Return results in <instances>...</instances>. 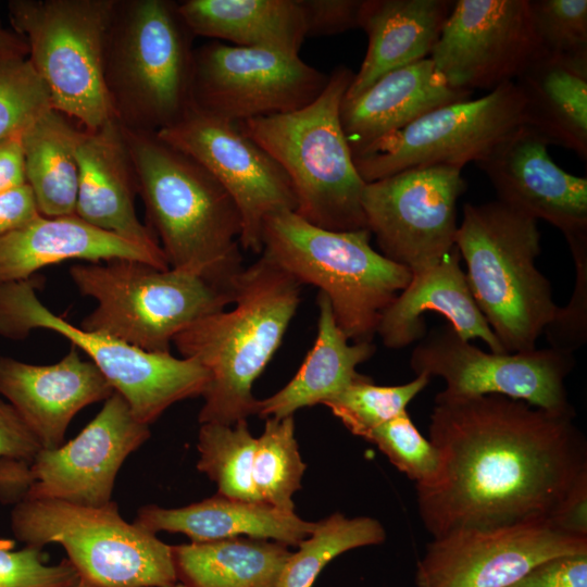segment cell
Wrapping results in <instances>:
<instances>
[{
  "instance_id": "1",
  "label": "cell",
  "mask_w": 587,
  "mask_h": 587,
  "mask_svg": "<svg viewBox=\"0 0 587 587\" xmlns=\"http://www.w3.org/2000/svg\"><path fill=\"white\" fill-rule=\"evenodd\" d=\"M575 414L501 395L435 397L429 441L437 476L416 488L433 538L462 528L550 520L587 476V444Z\"/></svg>"
},
{
  "instance_id": "2",
  "label": "cell",
  "mask_w": 587,
  "mask_h": 587,
  "mask_svg": "<svg viewBox=\"0 0 587 587\" xmlns=\"http://www.w3.org/2000/svg\"><path fill=\"white\" fill-rule=\"evenodd\" d=\"M302 285L265 254L234 283L233 309L192 323L173 340L182 358L209 373L199 423L233 425L257 414L255 379L279 348Z\"/></svg>"
},
{
  "instance_id": "3",
  "label": "cell",
  "mask_w": 587,
  "mask_h": 587,
  "mask_svg": "<svg viewBox=\"0 0 587 587\" xmlns=\"http://www.w3.org/2000/svg\"><path fill=\"white\" fill-rule=\"evenodd\" d=\"M123 132L148 227L170 267L233 290L243 270L241 218L233 198L200 163L157 134Z\"/></svg>"
},
{
  "instance_id": "4",
  "label": "cell",
  "mask_w": 587,
  "mask_h": 587,
  "mask_svg": "<svg viewBox=\"0 0 587 587\" xmlns=\"http://www.w3.org/2000/svg\"><path fill=\"white\" fill-rule=\"evenodd\" d=\"M540 241L535 218L498 200L463 207L455 247L474 301L505 352L536 349L559 309L535 263Z\"/></svg>"
},
{
  "instance_id": "5",
  "label": "cell",
  "mask_w": 587,
  "mask_h": 587,
  "mask_svg": "<svg viewBox=\"0 0 587 587\" xmlns=\"http://www.w3.org/2000/svg\"><path fill=\"white\" fill-rule=\"evenodd\" d=\"M353 75L339 65L308 105L237 123L286 172L296 195L295 212L334 232L366 228L361 202L366 183L355 167L340 120Z\"/></svg>"
},
{
  "instance_id": "6",
  "label": "cell",
  "mask_w": 587,
  "mask_h": 587,
  "mask_svg": "<svg viewBox=\"0 0 587 587\" xmlns=\"http://www.w3.org/2000/svg\"><path fill=\"white\" fill-rule=\"evenodd\" d=\"M195 34L178 2L116 0L104 52V82L114 118L157 134L191 105Z\"/></svg>"
},
{
  "instance_id": "7",
  "label": "cell",
  "mask_w": 587,
  "mask_h": 587,
  "mask_svg": "<svg viewBox=\"0 0 587 587\" xmlns=\"http://www.w3.org/2000/svg\"><path fill=\"white\" fill-rule=\"evenodd\" d=\"M371 238L367 228L334 232L280 211L264 221L261 253L301 285L317 287L350 341L372 342L383 312L412 273L376 251Z\"/></svg>"
},
{
  "instance_id": "8",
  "label": "cell",
  "mask_w": 587,
  "mask_h": 587,
  "mask_svg": "<svg viewBox=\"0 0 587 587\" xmlns=\"http://www.w3.org/2000/svg\"><path fill=\"white\" fill-rule=\"evenodd\" d=\"M70 276L96 308L80 323L148 352L170 353L174 338L233 304L234 289L199 275L133 260L75 264Z\"/></svg>"
},
{
  "instance_id": "9",
  "label": "cell",
  "mask_w": 587,
  "mask_h": 587,
  "mask_svg": "<svg viewBox=\"0 0 587 587\" xmlns=\"http://www.w3.org/2000/svg\"><path fill=\"white\" fill-rule=\"evenodd\" d=\"M11 529L24 546L57 542L80 579L95 587H174L172 546L125 521L113 500L89 507L24 497L11 511Z\"/></svg>"
},
{
  "instance_id": "10",
  "label": "cell",
  "mask_w": 587,
  "mask_h": 587,
  "mask_svg": "<svg viewBox=\"0 0 587 587\" xmlns=\"http://www.w3.org/2000/svg\"><path fill=\"white\" fill-rule=\"evenodd\" d=\"M116 0H12L8 15L28 47L52 107L96 129L114 118L104 52Z\"/></svg>"
},
{
  "instance_id": "11",
  "label": "cell",
  "mask_w": 587,
  "mask_h": 587,
  "mask_svg": "<svg viewBox=\"0 0 587 587\" xmlns=\"http://www.w3.org/2000/svg\"><path fill=\"white\" fill-rule=\"evenodd\" d=\"M36 283L32 277L0 284V336L22 339L39 328L60 334L89 357L134 416L149 426L172 404L203 395L209 373L198 362L75 326L40 301Z\"/></svg>"
},
{
  "instance_id": "12",
  "label": "cell",
  "mask_w": 587,
  "mask_h": 587,
  "mask_svg": "<svg viewBox=\"0 0 587 587\" xmlns=\"http://www.w3.org/2000/svg\"><path fill=\"white\" fill-rule=\"evenodd\" d=\"M525 125L524 99L514 82L477 99L441 105L353 153L365 183L408 168H462L483 159L500 140Z\"/></svg>"
},
{
  "instance_id": "13",
  "label": "cell",
  "mask_w": 587,
  "mask_h": 587,
  "mask_svg": "<svg viewBox=\"0 0 587 587\" xmlns=\"http://www.w3.org/2000/svg\"><path fill=\"white\" fill-rule=\"evenodd\" d=\"M328 77L299 54L214 40L195 48L191 105L233 123L289 113L314 101Z\"/></svg>"
},
{
  "instance_id": "14",
  "label": "cell",
  "mask_w": 587,
  "mask_h": 587,
  "mask_svg": "<svg viewBox=\"0 0 587 587\" xmlns=\"http://www.w3.org/2000/svg\"><path fill=\"white\" fill-rule=\"evenodd\" d=\"M466 189L462 168L424 165L366 183V228L387 259L416 273L439 263L454 247L457 202Z\"/></svg>"
},
{
  "instance_id": "15",
  "label": "cell",
  "mask_w": 587,
  "mask_h": 587,
  "mask_svg": "<svg viewBox=\"0 0 587 587\" xmlns=\"http://www.w3.org/2000/svg\"><path fill=\"white\" fill-rule=\"evenodd\" d=\"M574 354L547 347L525 352H486L459 336L449 325L430 329L410 357L413 372L441 377L439 394L450 398L501 395L534 407L575 414L565 379Z\"/></svg>"
},
{
  "instance_id": "16",
  "label": "cell",
  "mask_w": 587,
  "mask_h": 587,
  "mask_svg": "<svg viewBox=\"0 0 587 587\" xmlns=\"http://www.w3.org/2000/svg\"><path fill=\"white\" fill-rule=\"evenodd\" d=\"M157 135L200 163L233 198L241 218L242 250L261 253L265 218L296 211V195L286 172L237 123L190 105L175 124Z\"/></svg>"
},
{
  "instance_id": "17",
  "label": "cell",
  "mask_w": 587,
  "mask_h": 587,
  "mask_svg": "<svg viewBox=\"0 0 587 587\" xmlns=\"http://www.w3.org/2000/svg\"><path fill=\"white\" fill-rule=\"evenodd\" d=\"M587 553V537L550 520L462 528L433 538L415 570L416 587H509L550 559Z\"/></svg>"
},
{
  "instance_id": "18",
  "label": "cell",
  "mask_w": 587,
  "mask_h": 587,
  "mask_svg": "<svg viewBox=\"0 0 587 587\" xmlns=\"http://www.w3.org/2000/svg\"><path fill=\"white\" fill-rule=\"evenodd\" d=\"M539 55L529 0H458L429 58L451 87L491 91Z\"/></svg>"
},
{
  "instance_id": "19",
  "label": "cell",
  "mask_w": 587,
  "mask_h": 587,
  "mask_svg": "<svg viewBox=\"0 0 587 587\" xmlns=\"http://www.w3.org/2000/svg\"><path fill=\"white\" fill-rule=\"evenodd\" d=\"M150 435L149 425L139 422L114 391L75 438L38 451L29 464L33 483L25 497L105 505L112 501L121 466Z\"/></svg>"
},
{
  "instance_id": "20",
  "label": "cell",
  "mask_w": 587,
  "mask_h": 587,
  "mask_svg": "<svg viewBox=\"0 0 587 587\" xmlns=\"http://www.w3.org/2000/svg\"><path fill=\"white\" fill-rule=\"evenodd\" d=\"M548 141L522 125L500 140L476 165L498 201L557 227L566 241L587 237V179L561 168Z\"/></svg>"
},
{
  "instance_id": "21",
  "label": "cell",
  "mask_w": 587,
  "mask_h": 587,
  "mask_svg": "<svg viewBox=\"0 0 587 587\" xmlns=\"http://www.w3.org/2000/svg\"><path fill=\"white\" fill-rule=\"evenodd\" d=\"M114 392L99 369L72 346L60 361L49 365L0 357V395L17 412L41 449L64 442L74 416L89 404L105 401Z\"/></svg>"
},
{
  "instance_id": "22",
  "label": "cell",
  "mask_w": 587,
  "mask_h": 587,
  "mask_svg": "<svg viewBox=\"0 0 587 587\" xmlns=\"http://www.w3.org/2000/svg\"><path fill=\"white\" fill-rule=\"evenodd\" d=\"M75 155L79 174L75 214L97 228L164 254L152 230L137 216V180L121 124L113 118L96 129L78 127Z\"/></svg>"
},
{
  "instance_id": "23",
  "label": "cell",
  "mask_w": 587,
  "mask_h": 587,
  "mask_svg": "<svg viewBox=\"0 0 587 587\" xmlns=\"http://www.w3.org/2000/svg\"><path fill=\"white\" fill-rule=\"evenodd\" d=\"M428 312L442 315L465 340L477 338L491 352H505L474 301L457 247L436 265L412 273L383 312L376 335L389 349L405 348L427 333L424 314Z\"/></svg>"
},
{
  "instance_id": "24",
  "label": "cell",
  "mask_w": 587,
  "mask_h": 587,
  "mask_svg": "<svg viewBox=\"0 0 587 587\" xmlns=\"http://www.w3.org/2000/svg\"><path fill=\"white\" fill-rule=\"evenodd\" d=\"M74 259L133 260L160 270L170 267L164 254L97 228L76 214H40L0 238V284L32 278L46 266Z\"/></svg>"
},
{
  "instance_id": "25",
  "label": "cell",
  "mask_w": 587,
  "mask_h": 587,
  "mask_svg": "<svg viewBox=\"0 0 587 587\" xmlns=\"http://www.w3.org/2000/svg\"><path fill=\"white\" fill-rule=\"evenodd\" d=\"M472 93L451 87L429 57L383 75L360 95L342 100L340 120L352 154Z\"/></svg>"
},
{
  "instance_id": "26",
  "label": "cell",
  "mask_w": 587,
  "mask_h": 587,
  "mask_svg": "<svg viewBox=\"0 0 587 587\" xmlns=\"http://www.w3.org/2000/svg\"><path fill=\"white\" fill-rule=\"evenodd\" d=\"M134 523L154 534H184L191 542L250 537L272 539L286 546H298L315 525V522L304 521L295 512L220 494L183 508L143 505L138 510Z\"/></svg>"
},
{
  "instance_id": "27",
  "label": "cell",
  "mask_w": 587,
  "mask_h": 587,
  "mask_svg": "<svg viewBox=\"0 0 587 587\" xmlns=\"http://www.w3.org/2000/svg\"><path fill=\"white\" fill-rule=\"evenodd\" d=\"M452 4L448 0H363L360 28L369 45L345 99L360 95L394 70L428 58Z\"/></svg>"
},
{
  "instance_id": "28",
  "label": "cell",
  "mask_w": 587,
  "mask_h": 587,
  "mask_svg": "<svg viewBox=\"0 0 587 587\" xmlns=\"http://www.w3.org/2000/svg\"><path fill=\"white\" fill-rule=\"evenodd\" d=\"M525 125L587 160V54H540L515 79Z\"/></svg>"
},
{
  "instance_id": "29",
  "label": "cell",
  "mask_w": 587,
  "mask_h": 587,
  "mask_svg": "<svg viewBox=\"0 0 587 587\" xmlns=\"http://www.w3.org/2000/svg\"><path fill=\"white\" fill-rule=\"evenodd\" d=\"M317 335L303 363L280 390L258 400L257 415L283 419L305 407L326 401L363 375L357 367L376 351L372 342H352L336 323L328 298L317 295Z\"/></svg>"
},
{
  "instance_id": "30",
  "label": "cell",
  "mask_w": 587,
  "mask_h": 587,
  "mask_svg": "<svg viewBox=\"0 0 587 587\" xmlns=\"http://www.w3.org/2000/svg\"><path fill=\"white\" fill-rule=\"evenodd\" d=\"M179 12L195 34L299 54L307 37L300 0H186Z\"/></svg>"
},
{
  "instance_id": "31",
  "label": "cell",
  "mask_w": 587,
  "mask_h": 587,
  "mask_svg": "<svg viewBox=\"0 0 587 587\" xmlns=\"http://www.w3.org/2000/svg\"><path fill=\"white\" fill-rule=\"evenodd\" d=\"M172 553L187 587H280L291 554L286 545L250 537L172 546Z\"/></svg>"
},
{
  "instance_id": "32",
  "label": "cell",
  "mask_w": 587,
  "mask_h": 587,
  "mask_svg": "<svg viewBox=\"0 0 587 587\" xmlns=\"http://www.w3.org/2000/svg\"><path fill=\"white\" fill-rule=\"evenodd\" d=\"M73 120L51 109L22 135L26 184L41 215L75 214L78 164Z\"/></svg>"
},
{
  "instance_id": "33",
  "label": "cell",
  "mask_w": 587,
  "mask_h": 587,
  "mask_svg": "<svg viewBox=\"0 0 587 587\" xmlns=\"http://www.w3.org/2000/svg\"><path fill=\"white\" fill-rule=\"evenodd\" d=\"M385 539V528L377 520L333 513L315 522L311 534L290 554L280 587H312L322 570L336 557L352 549L379 545Z\"/></svg>"
},
{
  "instance_id": "34",
  "label": "cell",
  "mask_w": 587,
  "mask_h": 587,
  "mask_svg": "<svg viewBox=\"0 0 587 587\" xmlns=\"http://www.w3.org/2000/svg\"><path fill=\"white\" fill-rule=\"evenodd\" d=\"M257 438L247 420L233 425L204 423L198 434V471L217 485V494L241 501L262 502L252 478Z\"/></svg>"
},
{
  "instance_id": "35",
  "label": "cell",
  "mask_w": 587,
  "mask_h": 587,
  "mask_svg": "<svg viewBox=\"0 0 587 587\" xmlns=\"http://www.w3.org/2000/svg\"><path fill=\"white\" fill-rule=\"evenodd\" d=\"M265 420L263 433L257 438L253 485L262 502L295 512L292 496L301 488L307 465L295 437L294 415Z\"/></svg>"
},
{
  "instance_id": "36",
  "label": "cell",
  "mask_w": 587,
  "mask_h": 587,
  "mask_svg": "<svg viewBox=\"0 0 587 587\" xmlns=\"http://www.w3.org/2000/svg\"><path fill=\"white\" fill-rule=\"evenodd\" d=\"M430 382L426 374H419L397 386L375 385L363 375L341 392L324 403L353 435L364 438L371 430L407 411L408 404Z\"/></svg>"
},
{
  "instance_id": "37",
  "label": "cell",
  "mask_w": 587,
  "mask_h": 587,
  "mask_svg": "<svg viewBox=\"0 0 587 587\" xmlns=\"http://www.w3.org/2000/svg\"><path fill=\"white\" fill-rule=\"evenodd\" d=\"M51 109L49 90L28 57L0 53V141L24 133Z\"/></svg>"
},
{
  "instance_id": "38",
  "label": "cell",
  "mask_w": 587,
  "mask_h": 587,
  "mask_svg": "<svg viewBox=\"0 0 587 587\" xmlns=\"http://www.w3.org/2000/svg\"><path fill=\"white\" fill-rule=\"evenodd\" d=\"M364 439L376 445L415 486L429 484L438 474V450L420 433L408 411L374 428Z\"/></svg>"
},
{
  "instance_id": "39",
  "label": "cell",
  "mask_w": 587,
  "mask_h": 587,
  "mask_svg": "<svg viewBox=\"0 0 587 587\" xmlns=\"http://www.w3.org/2000/svg\"><path fill=\"white\" fill-rule=\"evenodd\" d=\"M540 54H587L586 0H529Z\"/></svg>"
},
{
  "instance_id": "40",
  "label": "cell",
  "mask_w": 587,
  "mask_h": 587,
  "mask_svg": "<svg viewBox=\"0 0 587 587\" xmlns=\"http://www.w3.org/2000/svg\"><path fill=\"white\" fill-rule=\"evenodd\" d=\"M14 545L0 538V587H75L80 582L67 559L49 564L40 548L13 550Z\"/></svg>"
},
{
  "instance_id": "41",
  "label": "cell",
  "mask_w": 587,
  "mask_h": 587,
  "mask_svg": "<svg viewBox=\"0 0 587 587\" xmlns=\"http://www.w3.org/2000/svg\"><path fill=\"white\" fill-rule=\"evenodd\" d=\"M567 243L575 267L574 290L569 303L559 307L544 334L550 348L574 354L587 341V237Z\"/></svg>"
},
{
  "instance_id": "42",
  "label": "cell",
  "mask_w": 587,
  "mask_h": 587,
  "mask_svg": "<svg viewBox=\"0 0 587 587\" xmlns=\"http://www.w3.org/2000/svg\"><path fill=\"white\" fill-rule=\"evenodd\" d=\"M308 36H328L360 27L363 0H300Z\"/></svg>"
},
{
  "instance_id": "43",
  "label": "cell",
  "mask_w": 587,
  "mask_h": 587,
  "mask_svg": "<svg viewBox=\"0 0 587 587\" xmlns=\"http://www.w3.org/2000/svg\"><path fill=\"white\" fill-rule=\"evenodd\" d=\"M509 587H587V553L545 561Z\"/></svg>"
},
{
  "instance_id": "44",
  "label": "cell",
  "mask_w": 587,
  "mask_h": 587,
  "mask_svg": "<svg viewBox=\"0 0 587 587\" xmlns=\"http://www.w3.org/2000/svg\"><path fill=\"white\" fill-rule=\"evenodd\" d=\"M40 449L14 408L0 399V458L30 464Z\"/></svg>"
},
{
  "instance_id": "45",
  "label": "cell",
  "mask_w": 587,
  "mask_h": 587,
  "mask_svg": "<svg viewBox=\"0 0 587 587\" xmlns=\"http://www.w3.org/2000/svg\"><path fill=\"white\" fill-rule=\"evenodd\" d=\"M40 215L27 184L0 193V238Z\"/></svg>"
},
{
  "instance_id": "46",
  "label": "cell",
  "mask_w": 587,
  "mask_h": 587,
  "mask_svg": "<svg viewBox=\"0 0 587 587\" xmlns=\"http://www.w3.org/2000/svg\"><path fill=\"white\" fill-rule=\"evenodd\" d=\"M550 521L566 534L587 537V476L571 489Z\"/></svg>"
},
{
  "instance_id": "47",
  "label": "cell",
  "mask_w": 587,
  "mask_h": 587,
  "mask_svg": "<svg viewBox=\"0 0 587 587\" xmlns=\"http://www.w3.org/2000/svg\"><path fill=\"white\" fill-rule=\"evenodd\" d=\"M22 135L0 141V193L26 184Z\"/></svg>"
},
{
  "instance_id": "48",
  "label": "cell",
  "mask_w": 587,
  "mask_h": 587,
  "mask_svg": "<svg viewBox=\"0 0 587 587\" xmlns=\"http://www.w3.org/2000/svg\"><path fill=\"white\" fill-rule=\"evenodd\" d=\"M33 483L29 464L0 458V502L15 504L22 500Z\"/></svg>"
},
{
  "instance_id": "49",
  "label": "cell",
  "mask_w": 587,
  "mask_h": 587,
  "mask_svg": "<svg viewBox=\"0 0 587 587\" xmlns=\"http://www.w3.org/2000/svg\"><path fill=\"white\" fill-rule=\"evenodd\" d=\"M0 53L28 55V47L14 30L5 29L0 24Z\"/></svg>"
},
{
  "instance_id": "50",
  "label": "cell",
  "mask_w": 587,
  "mask_h": 587,
  "mask_svg": "<svg viewBox=\"0 0 587 587\" xmlns=\"http://www.w3.org/2000/svg\"><path fill=\"white\" fill-rule=\"evenodd\" d=\"M75 587H95V586L87 584L80 579V582Z\"/></svg>"
},
{
  "instance_id": "51",
  "label": "cell",
  "mask_w": 587,
  "mask_h": 587,
  "mask_svg": "<svg viewBox=\"0 0 587 587\" xmlns=\"http://www.w3.org/2000/svg\"><path fill=\"white\" fill-rule=\"evenodd\" d=\"M174 587H187V586L178 582Z\"/></svg>"
}]
</instances>
